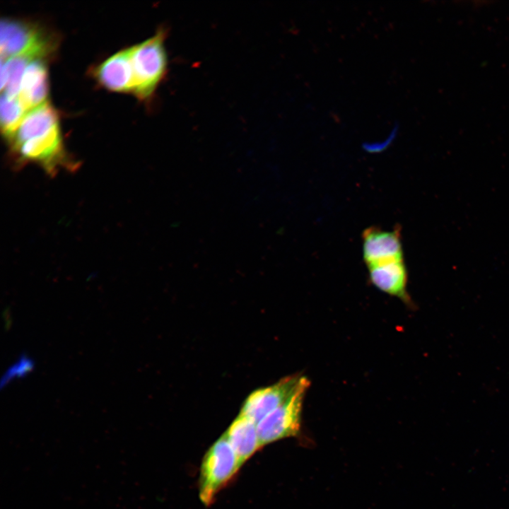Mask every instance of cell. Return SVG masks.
Instances as JSON below:
<instances>
[{
    "label": "cell",
    "mask_w": 509,
    "mask_h": 509,
    "mask_svg": "<svg viewBox=\"0 0 509 509\" xmlns=\"http://www.w3.org/2000/svg\"><path fill=\"white\" fill-rule=\"evenodd\" d=\"M224 435L241 464L262 447L257 423L240 414L228 427Z\"/></svg>",
    "instance_id": "7c38bea8"
},
{
    "label": "cell",
    "mask_w": 509,
    "mask_h": 509,
    "mask_svg": "<svg viewBox=\"0 0 509 509\" xmlns=\"http://www.w3.org/2000/svg\"><path fill=\"white\" fill-rule=\"evenodd\" d=\"M242 466L224 434L205 454L200 469L199 495L201 502L211 504L218 491Z\"/></svg>",
    "instance_id": "3957f363"
},
{
    "label": "cell",
    "mask_w": 509,
    "mask_h": 509,
    "mask_svg": "<svg viewBox=\"0 0 509 509\" xmlns=\"http://www.w3.org/2000/svg\"><path fill=\"white\" fill-rule=\"evenodd\" d=\"M58 126L59 122L57 110L46 102L25 114L20 125L7 142L11 148Z\"/></svg>",
    "instance_id": "8fae6325"
},
{
    "label": "cell",
    "mask_w": 509,
    "mask_h": 509,
    "mask_svg": "<svg viewBox=\"0 0 509 509\" xmlns=\"http://www.w3.org/2000/svg\"><path fill=\"white\" fill-rule=\"evenodd\" d=\"M302 376L288 375L271 385L255 390L243 403L240 414L257 423L294 393Z\"/></svg>",
    "instance_id": "8992f818"
},
{
    "label": "cell",
    "mask_w": 509,
    "mask_h": 509,
    "mask_svg": "<svg viewBox=\"0 0 509 509\" xmlns=\"http://www.w3.org/2000/svg\"><path fill=\"white\" fill-rule=\"evenodd\" d=\"M368 270L369 279L375 287L407 305H412L407 291L408 273L404 260L368 267Z\"/></svg>",
    "instance_id": "9c48e42d"
},
{
    "label": "cell",
    "mask_w": 509,
    "mask_h": 509,
    "mask_svg": "<svg viewBox=\"0 0 509 509\" xmlns=\"http://www.w3.org/2000/svg\"><path fill=\"white\" fill-rule=\"evenodd\" d=\"M19 165L33 163L54 176L61 170H74L78 164L68 156L59 126L10 148Z\"/></svg>",
    "instance_id": "7a4b0ae2"
},
{
    "label": "cell",
    "mask_w": 509,
    "mask_h": 509,
    "mask_svg": "<svg viewBox=\"0 0 509 509\" xmlns=\"http://www.w3.org/2000/svg\"><path fill=\"white\" fill-rule=\"evenodd\" d=\"M33 367L32 362L28 361L27 359H25L23 358L21 361H19L18 363H16L15 365H13L11 368H10L6 374L5 376V382L8 380H11L13 377H18L22 376L24 373L29 371V370Z\"/></svg>",
    "instance_id": "9a60e30c"
},
{
    "label": "cell",
    "mask_w": 509,
    "mask_h": 509,
    "mask_svg": "<svg viewBox=\"0 0 509 509\" xmlns=\"http://www.w3.org/2000/svg\"><path fill=\"white\" fill-rule=\"evenodd\" d=\"M0 52L2 59L23 54L47 58L54 49V40L37 25L21 20L1 21Z\"/></svg>",
    "instance_id": "277c9868"
},
{
    "label": "cell",
    "mask_w": 509,
    "mask_h": 509,
    "mask_svg": "<svg viewBox=\"0 0 509 509\" xmlns=\"http://www.w3.org/2000/svg\"><path fill=\"white\" fill-rule=\"evenodd\" d=\"M165 33L162 30L130 47L134 76L133 93L140 99L151 97L164 78L168 66Z\"/></svg>",
    "instance_id": "6da1fadb"
},
{
    "label": "cell",
    "mask_w": 509,
    "mask_h": 509,
    "mask_svg": "<svg viewBox=\"0 0 509 509\" xmlns=\"http://www.w3.org/2000/svg\"><path fill=\"white\" fill-rule=\"evenodd\" d=\"M0 112L1 132L8 141L20 125L26 111L18 98H11L1 93Z\"/></svg>",
    "instance_id": "5bb4252c"
},
{
    "label": "cell",
    "mask_w": 509,
    "mask_h": 509,
    "mask_svg": "<svg viewBox=\"0 0 509 509\" xmlns=\"http://www.w3.org/2000/svg\"><path fill=\"white\" fill-rule=\"evenodd\" d=\"M363 257L367 267L388 262L404 260L400 228L392 230L371 226L362 234Z\"/></svg>",
    "instance_id": "52a82bcc"
},
{
    "label": "cell",
    "mask_w": 509,
    "mask_h": 509,
    "mask_svg": "<svg viewBox=\"0 0 509 509\" xmlns=\"http://www.w3.org/2000/svg\"><path fill=\"white\" fill-rule=\"evenodd\" d=\"M48 92L46 59H35L28 64L25 70L18 98L28 112L45 103Z\"/></svg>",
    "instance_id": "30bf717a"
},
{
    "label": "cell",
    "mask_w": 509,
    "mask_h": 509,
    "mask_svg": "<svg viewBox=\"0 0 509 509\" xmlns=\"http://www.w3.org/2000/svg\"><path fill=\"white\" fill-rule=\"evenodd\" d=\"M32 54H23L1 60V90L11 98H18L22 78L28 64L35 59Z\"/></svg>",
    "instance_id": "4fadbf2b"
},
{
    "label": "cell",
    "mask_w": 509,
    "mask_h": 509,
    "mask_svg": "<svg viewBox=\"0 0 509 509\" xmlns=\"http://www.w3.org/2000/svg\"><path fill=\"white\" fill-rule=\"evenodd\" d=\"M310 386V380L303 375L294 393L257 423L262 447L298 435L301 427L303 401Z\"/></svg>",
    "instance_id": "5b68a950"
},
{
    "label": "cell",
    "mask_w": 509,
    "mask_h": 509,
    "mask_svg": "<svg viewBox=\"0 0 509 509\" xmlns=\"http://www.w3.org/2000/svg\"><path fill=\"white\" fill-rule=\"evenodd\" d=\"M94 74L100 85L109 90L133 92L130 47L117 52L105 59L95 69Z\"/></svg>",
    "instance_id": "ba28073f"
}]
</instances>
